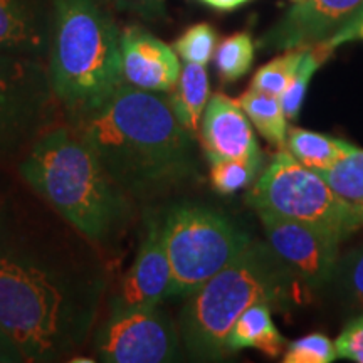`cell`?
I'll use <instances>...</instances> for the list:
<instances>
[{"label": "cell", "mask_w": 363, "mask_h": 363, "mask_svg": "<svg viewBox=\"0 0 363 363\" xmlns=\"http://www.w3.org/2000/svg\"><path fill=\"white\" fill-rule=\"evenodd\" d=\"M45 208L0 203V326L24 362L38 363L83 347L108 286L96 244Z\"/></svg>", "instance_id": "1"}, {"label": "cell", "mask_w": 363, "mask_h": 363, "mask_svg": "<svg viewBox=\"0 0 363 363\" xmlns=\"http://www.w3.org/2000/svg\"><path fill=\"white\" fill-rule=\"evenodd\" d=\"M72 128L131 199L157 197L197 169L192 135L158 93L123 83L99 106L72 116Z\"/></svg>", "instance_id": "2"}, {"label": "cell", "mask_w": 363, "mask_h": 363, "mask_svg": "<svg viewBox=\"0 0 363 363\" xmlns=\"http://www.w3.org/2000/svg\"><path fill=\"white\" fill-rule=\"evenodd\" d=\"M19 172L40 201L96 246H110L128 229L133 199L72 126L45 130Z\"/></svg>", "instance_id": "3"}, {"label": "cell", "mask_w": 363, "mask_h": 363, "mask_svg": "<svg viewBox=\"0 0 363 363\" xmlns=\"http://www.w3.org/2000/svg\"><path fill=\"white\" fill-rule=\"evenodd\" d=\"M48 74L72 116L106 101L125 83L121 30L98 0H52Z\"/></svg>", "instance_id": "4"}, {"label": "cell", "mask_w": 363, "mask_h": 363, "mask_svg": "<svg viewBox=\"0 0 363 363\" xmlns=\"http://www.w3.org/2000/svg\"><path fill=\"white\" fill-rule=\"evenodd\" d=\"M288 269L271 247L252 240L235 259L190 294L182 308L179 331L192 360L219 362L229 355L227 337L254 303L279 305L288 298Z\"/></svg>", "instance_id": "5"}, {"label": "cell", "mask_w": 363, "mask_h": 363, "mask_svg": "<svg viewBox=\"0 0 363 363\" xmlns=\"http://www.w3.org/2000/svg\"><path fill=\"white\" fill-rule=\"evenodd\" d=\"M162 233L172 272L170 298H189L252 242L222 212L189 202L167 212Z\"/></svg>", "instance_id": "6"}, {"label": "cell", "mask_w": 363, "mask_h": 363, "mask_svg": "<svg viewBox=\"0 0 363 363\" xmlns=\"http://www.w3.org/2000/svg\"><path fill=\"white\" fill-rule=\"evenodd\" d=\"M254 211H269L347 239L363 225V206L347 202L315 170L281 148L247 192Z\"/></svg>", "instance_id": "7"}, {"label": "cell", "mask_w": 363, "mask_h": 363, "mask_svg": "<svg viewBox=\"0 0 363 363\" xmlns=\"http://www.w3.org/2000/svg\"><path fill=\"white\" fill-rule=\"evenodd\" d=\"M54 91L38 57L0 52V155L35 142L52 120Z\"/></svg>", "instance_id": "8"}, {"label": "cell", "mask_w": 363, "mask_h": 363, "mask_svg": "<svg viewBox=\"0 0 363 363\" xmlns=\"http://www.w3.org/2000/svg\"><path fill=\"white\" fill-rule=\"evenodd\" d=\"M96 360L104 363H169L180 360V331L158 306L110 311L94 338Z\"/></svg>", "instance_id": "9"}, {"label": "cell", "mask_w": 363, "mask_h": 363, "mask_svg": "<svg viewBox=\"0 0 363 363\" xmlns=\"http://www.w3.org/2000/svg\"><path fill=\"white\" fill-rule=\"evenodd\" d=\"M264 227L266 242L289 274L308 288L328 284L337 271L342 239L323 227L288 219L269 211H256Z\"/></svg>", "instance_id": "10"}, {"label": "cell", "mask_w": 363, "mask_h": 363, "mask_svg": "<svg viewBox=\"0 0 363 363\" xmlns=\"http://www.w3.org/2000/svg\"><path fill=\"white\" fill-rule=\"evenodd\" d=\"M363 26V0H303L262 35L266 51L331 43L335 48L357 39Z\"/></svg>", "instance_id": "11"}, {"label": "cell", "mask_w": 363, "mask_h": 363, "mask_svg": "<svg viewBox=\"0 0 363 363\" xmlns=\"http://www.w3.org/2000/svg\"><path fill=\"white\" fill-rule=\"evenodd\" d=\"M170 262L165 251L162 219L148 216L133 264L120 279L110 311L158 306L170 298Z\"/></svg>", "instance_id": "12"}, {"label": "cell", "mask_w": 363, "mask_h": 363, "mask_svg": "<svg viewBox=\"0 0 363 363\" xmlns=\"http://www.w3.org/2000/svg\"><path fill=\"white\" fill-rule=\"evenodd\" d=\"M121 71L126 84L150 93H169L182 66L174 48L140 26L121 30Z\"/></svg>", "instance_id": "13"}, {"label": "cell", "mask_w": 363, "mask_h": 363, "mask_svg": "<svg viewBox=\"0 0 363 363\" xmlns=\"http://www.w3.org/2000/svg\"><path fill=\"white\" fill-rule=\"evenodd\" d=\"M202 145L207 160L262 155L251 120L235 99L216 93L202 116Z\"/></svg>", "instance_id": "14"}, {"label": "cell", "mask_w": 363, "mask_h": 363, "mask_svg": "<svg viewBox=\"0 0 363 363\" xmlns=\"http://www.w3.org/2000/svg\"><path fill=\"white\" fill-rule=\"evenodd\" d=\"M51 11L40 0H0V52L39 57L48 52Z\"/></svg>", "instance_id": "15"}, {"label": "cell", "mask_w": 363, "mask_h": 363, "mask_svg": "<svg viewBox=\"0 0 363 363\" xmlns=\"http://www.w3.org/2000/svg\"><path fill=\"white\" fill-rule=\"evenodd\" d=\"M286 340L276 328L271 316V305L266 301L254 303L235 321L229 337L227 350L229 353L256 348L267 357H279L284 350Z\"/></svg>", "instance_id": "16"}, {"label": "cell", "mask_w": 363, "mask_h": 363, "mask_svg": "<svg viewBox=\"0 0 363 363\" xmlns=\"http://www.w3.org/2000/svg\"><path fill=\"white\" fill-rule=\"evenodd\" d=\"M208 98H211V88H208L206 66L185 62L180 71L179 81L172 88L167 101H169L179 123L192 136L197 135L201 128Z\"/></svg>", "instance_id": "17"}, {"label": "cell", "mask_w": 363, "mask_h": 363, "mask_svg": "<svg viewBox=\"0 0 363 363\" xmlns=\"http://www.w3.org/2000/svg\"><path fill=\"white\" fill-rule=\"evenodd\" d=\"M286 147L301 165L318 172L335 165L355 145L305 128H288Z\"/></svg>", "instance_id": "18"}, {"label": "cell", "mask_w": 363, "mask_h": 363, "mask_svg": "<svg viewBox=\"0 0 363 363\" xmlns=\"http://www.w3.org/2000/svg\"><path fill=\"white\" fill-rule=\"evenodd\" d=\"M238 103L266 142L278 148L284 147L288 136V118L278 96L249 88Z\"/></svg>", "instance_id": "19"}, {"label": "cell", "mask_w": 363, "mask_h": 363, "mask_svg": "<svg viewBox=\"0 0 363 363\" xmlns=\"http://www.w3.org/2000/svg\"><path fill=\"white\" fill-rule=\"evenodd\" d=\"M335 49L337 48L331 43L316 44L306 49L305 56H303L296 72H294L291 81H289L288 88H286L283 96L279 98L281 104H283L284 115L288 120H296L299 116L311 78L315 76V72L320 69V66L323 65L326 59L331 56V52H333Z\"/></svg>", "instance_id": "20"}, {"label": "cell", "mask_w": 363, "mask_h": 363, "mask_svg": "<svg viewBox=\"0 0 363 363\" xmlns=\"http://www.w3.org/2000/svg\"><path fill=\"white\" fill-rule=\"evenodd\" d=\"M326 184L347 202L363 206V150L353 147L326 170H318Z\"/></svg>", "instance_id": "21"}, {"label": "cell", "mask_w": 363, "mask_h": 363, "mask_svg": "<svg viewBox=\"0 0 363 363\" xmlns=\"http://www.w3.org/2000/svg\"><path fill=\"white\" fill-rule=\"evenodd\" d=\"M211 163V182L216 192L233 195L256 180L262 165V155L249 158H220Z\"/></svg>", "instance_id": "22"}, {"label": "cell", "mask_w": 363, "mask_h": 363, "mask_svg": "<svg viewBox=\"0 0 363 363\" xmlns=\"http://www.w3.org/2000/svg\"><path fill=\"white\" fill-rule=\"evenodd\" d=\"M254 62V40L247 33H238L216 48V66L224 81L246 76Z\"/></svg>", "instance_id": "23"}, {"label": "cell", "mask_w": 363, "mask_h": 363, "mask_svg": "<svg viewBox=\"0 0 363 363\" xmlns=\"http://www.w3.org/2000/svg\"><path fill=\"white\" fill-rule=\"evenodd\" d=\"M308 48H296L288 49L283 56L272 59L261 67L259 71L254 74L249 88H254L262 93L272 94V96H283V93L288 88L289 81L296 72L299 62L305 56Z\"/></svg>", "instance_id": "24"}, {"label": "cell", "mask_w": 363, "mask_h": 363, "mask_svg": "<svg viewBox=\"0 0 363 363\" xmlns=\"http://www.w3.org/2000/svg\"><path fill=\"white\" fill-rule=\"evenodd\" d=\"M217 48V33L208 24H195L189 27L179 39L175 40L174 49L179 57L185 62L207 66Z\"/></svg>", "instance_id": "25"}, {"label": "cell", "mask_w": 363, "mask_h": 363, "mask_svg": "<svg viewBox=\"0 0 363 363\" xmlns=\"http://www.w3.org/2000/svg\"><path fill=\"white\" fill-rule=\"evenodd\" d=\"M338 358L335 342L321 333L294 340L284 352V363H331Z\"/></svg>", "instance_id": "26"}, {"label": "cell", "mask_w": 363, "mask_h": 363, "mask_svg": "<svg viewBox=\"0 0 363 363\" xmlns=\"http://www.w3.org/2000/svg\"><path fill=\"white\" fill-rule=\"evenodd\" d=\"M338 358L363 363V313L347 323L335 342Z\"/></svg>", "instance_id": "27"}, {"label": "cell", "mask_w": 363, "mask_h": 363, "mask_svg": "<svg viewBox=\"0 0 363 363\" xmlns=\"http://www.w3.org/2000/svg\"><path fill=\"white\" fill-rule=\"evenodd\" d=\"M342 279L350 301L363 310V249L343 262Z\"/></svg>", "instance_id": "28"}, {"label": "cell", "mask_w": 363, "mask_h": 363, "mask_svg": "<svg viewBox=\"0 0 363 363\" xmlns=\"http://www.w3.org/2000/svg\"><path fill=\"white\" fill-rule=\"evenodd\" d=\"M116 9L135 13L145 21H162L167 17V0H110Z\"/></svg>", "instance_id": "29"}, {"label": "cell", "mask_w": 363, "mask_h": 363, "mask_svg": "<svg viewBox=\"0 0 363 363\" xmlns=\"http://www.w3.org/2000/svg\"><path fill=\"white\" fill-rule=\"evenodd\" d=\"M24 362V357L13 340L0 326V363H19Z\"/></svg>", "instance_id": "30"}, {"label": "cell", "mask_w": 363, "mask_h": 363, "mask_svg": "<svg viewBox=\"0 0 363 363\" xmlns=\"http://www.w3.org/2000/svg\"><path fill=\"white\" fill-rule=\"evenodd\" d=\"M203 2L207 6L219 9V11H233V9H238L239 6H244L249 0H203Z\"/></svg>", "instance_id": "31"}, {"label": "cell", "mask_w": 363, "mask_h": 363, "mask_svg": "<svg viewBox=\"0 0 363 363\" xmlns=\"http://www.w3.org/2000/svg\"><path fill=\"white\" fill-rule=\"evenodd\" d=\"M71 363H93L96 362L94 358H81V357H74V358H69Z\"/></svg>", "instance_id": "32"}, {"label": "cell", "mask_w": 363, "mask_h": 363, "mask_svg": "<svg viewBox=\"0 0 363 363\" xmlns=\"http://www.w3.org/2000/svg\"><path fill=\"white\" fill-rule=\"evenodd\" d=\"M358 38H363V26L360 27V30H358Z\"/></svg>", "instance_id": "33"}, {"label": "cell", "mask_w": 363, "mask_h": 363, "mask_svg": "<svg viewBox=\"0 0 363 363\" xmlns=\"http://www.w3.org/2000/svg\"><path fill=\"white\" fill-rule=\"evenodd\" d=\"M293 2H294V4H296V2H303V0H293Z\"/></svg>", "instance_id": "34"}, {"label": "cell", "mask_w": 363, "mask_h": 363, "mask_svg": "<svg viewBox=\"0 0 363 363\" xmlns=\"http://www.w3.org/2000/svg\"><path fill=\"white\" fill-rule=\"evenodd\" d=\"M2 201H4V197H2V195H0V203H2Z\"/></svg>", "instance_id": "35"}, {"label": "cell", "mask_w": 363, "mask_h": 363, "mask_svg": "<svg viewBox=\"0 0 363 363\" xmlns=\"http://www.w3.org/2000/svg\"><path fill=\"white\" fill-rule=\"evenodd\" d=\"M202 2H203V0H202Z\"/></svg>", "instance_id": "36"}]
</instances>
